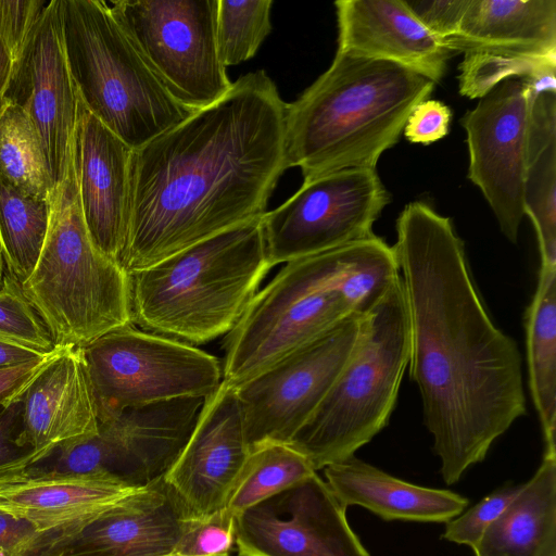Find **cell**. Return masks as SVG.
Masks as SVG:
<instances>
[{"label": "cell", "instance_id": "28", "mask_svg": "<svg viewBox=\"0 0 556 556\" xmlns=\"http://www.w3.org/2000/svg\"><path fill=\"white\" fill-rule=\"evenodd\" d=\"M50 200L29 194L0 173V250L7 273L22 285L47 237Z\"/></svg>", "mask_w": 556, "mask_h": 556}, {"label": "cell", "instance_id": "39", "mask_svg": "<svg viewBox=\"0 0 556 556\" xmlns=\"http://www.w3.org/2000/svg\"><path fill=\"white\" fill-rule=\"evenodd\" d=\"M451 118L452 111L446 104L427 99L414 108L403 134L409 142L430 144L447 135Z\"/></svg>", "mask_w": 556, "mask_h": 556}, {"label": "cell", "instance_id": "8", "mask_svg": "<svg viewBox=\"0 0 556 556\" xmlns=\"http://www.w3.org/2000/svg\"><path fill=\"white\" fill-rule=\"evenodd\" d=\"M70 72L84 105L136 150L192 111L152 73L102 0H60Z\"/></svg>", "mask_w": 556, "mask_h": 556}, {"label": "cell", "instance_id": "19", "mask_svg": "<svg viewBox=\"0 0 556 556\" xmlns=\"http://www.w3.org/2000/svg\"><path fill=\"white\" fill-rule=\"evenodd\" d=\"M132 152L78 98L73 170L81 213L96 248L119 265L127 236Z\"/></svg>", "mask_w": 556, "mask_h": 556}, {"label": "cell", "instance_id": "31", "mask_svg": "<svg viewBox=\"0 0 556 556\" xmlns=\"http://www.w3.org/2000/svg\"><path fill=\"white\" fill-rule=\"evenodd\" d=\"M0 173L21 190L50 200L53 184L36 129L15 104L0 116Z\"/></svg>", "mask_w": 556, "mask_h": 556}, {"label": "cell", "instance_id": "24", "mask_svg": "<svg viewBox=\"0 0 556 556\" xmlns=\"http://www.w3.org/2000/svg\"><path fill=\"white\" fill-rule=\"evenodd\" d=\"M451 52L556 56V0H469Z\"/></svg>", "mask_w": 556, "mask_h": 556}, {"label": "cell", "instance_id": "26", "mask_svg": "<svg viewBox=\"0 0 556 556\" xmlns=\"http://www.w3.org/2000/svg\"><path fill=\"white\" fill-rule=\"evenodd\" d=\"M523 208L536 232L541 265L556 266V92L533 96Z\"/></svg>", "mask_w": 556, "mask_h": 556}, {"label": "cell", "instance_id": "40", "mask_svg": "<svg viewBox=\"0 0 556 556\" xmlns=\"http://www.w3.org/2000/svg\"><path fill=\"white\" fill-rule=\"evenodd\" d=\"M48 547L31 523L0 509V556H43Z\"/></svg>", "mask_w": 556, "mask_h": 556}, {"label": "cell", "instance_id": "1", "mask_svg": "<svg viewBox=\"0 0 556 556\" xmlns=\"http://www.w3.org/2000/svg\"><path fill=\"white\" fill-rule=\"evenodd\" d=\"M395 228L409 377L442 478L453 484L526 414L521 357L516 341L491 320L451 219L414 201Z\"/></svg>", "mask_w": 556, "mask_h": 556}, {"label": "cell", "instance_id": "25", "mask_svg": "<svg viewBox=\"0 0 556 556\" xmlns=\"http://www.w3.org/2000/svg\"><path fill=\"white\" fill-rule=\"evenodd\" d=\"M476 556H556V454H544L533 477L488 527Z\"/></svg>", "mask_w": 556, "mask_h": 556}, {"label": "cell", "instance_id": "22", "mask_svg": "<svg viewBox=\"0 0 556 556\" xmlns=\"http://www.w3.org/2000/svg\"><path fill=\"white\" fill-rule=\"evenodd\" d=\"M182 518L163 481L149 495L116 507L54 544L45 556H166L174 554Z\"/></svg>", "mask_w": 556, "mask_h": 556}, {"label": "cell", "instance_id": "13", "mask_svg": "<svg viewBox=\"0 0 556 556\" xmlns=\"http://www.w3.org/2000/svg\"><path fill=\"white\" fill-rule=\"evenodd\" d=\"M362 316L344 319L267 369L235 386L250 448L271 442H291L353 353Z\"/></svg>", "mask_w": 556, "mask_h": 556}, {"label": "cell", "instance_id": "2", "mask_svg": "<svg viewBox=\"0 0 556 556\" xmlns=\"http://www.w3.org/2000/svg\"><path fill=\"white\" fill-rule=\"evenodd\" d=\"M287 104L261 70L134 150L121 266L129 274L262 218L286 160Z\"/></svg>", "mask_w": 556, "mask_h": 556}, {"label": "cell", "instance_id": "35", "mask_svg": "<svg viewBox=\"0 0 556 556\" xmlns=\"http://www.w3.org/2000/svg\"><path fill=\"white\" fill-rule=\"evenodd\" d=\"M520 488L509 483L495 490L467 511L445 522L442 538L475 549L488 527L502 514Z\"/></svg>", "mask_w": 556, "mask_h": 556}, {"label": "cell", "instance_id": "36", "mask_svg": "<svg viewBox=\"0 0 556 556\" xmlns=\"http://www.w3.org/2000/svg\"><path fill=\"white\" fill-rule=\"evenodd\" d=\"M22 429L17 399L0 407V484L24 476L37 464L34 451L22 441Z\"/></svg>", "mask_w": 556, "mask_h": 556}, {"label": "cell", "instance_id": "29", "mask_svg": "<svg viewBox=\"0 0 556 556\" xmlns=\"http://www.w3.org/2000/svg\"><path fill=\"white\" fill-rule=\"evenodd\" d=\"M309 460L287 443H265L250 452L230 489L225 508L233 516L314 475Z\"/></svg>", "mask_w": 556, "mask_h": 556}, {"label": "cell", "instance_id": "38", "mask_svg": "<svg viewBox=\"0 0 556 556\" xmlns=\"http://www.w3.org/2000/svg\"><path fill=\"white\" fill-rule=\"evenodd\" d=\"M404 2L431 34L444 41L458 31L469 0H404Z\"/></svg>", "mask_w": 556, "mask_h": 556}, {"label": "cell", "instance_id": "45", "mask_svg": "<svg viewBox=\"0 0 556 556\" xmlns=\"http://www.w3.org/2000/svg\"><path fill=\"white\" fill-rule=\"evenodd\" d=\"M55 556H60V555H55ZM166 556H180V555L170 554V555H166ZM217 556H230V554H223V555H217Z\"/></svg>", "mask_w": 556, "mask_h": 556}, {"label": "cell", "instance_id": "18", "mask_svg": "<svg viewBox=\"0 0 556 556\" xmlns=\"http://www.w3.org/2000/svg\"><path fill=\"white\" fill-rule=\"evenodd\" d=\"M161 480L134 485L106 475L27 472L0 484V509L45 534L48 552L99 516L149 495Z\"/></svg>", "mask_w": 556, "mask_h": 556}, {"label": "cell", "instance_id": "3", "mask_svg": "<svg viewBox=\"0 0 556 556\" xmlns=\"http://www.w3.org/2000/svg\"><path fill=\"white\" fill-rule=\"evenodd\" d=\"M397 275L393 248L376 235L286 263L225 336L223 380L238 386L366 314Z\"/></svg>", "mask_w": 556, "mask_h": 556}, {"label": "cell", "instance_id": "46", "mask_svg": "<svg viewBox=\"0 0 556 556\" xmlns=\"http://www.w3.org/2000/svg\"><path fill=\"white\" fill-rule=\"evenodd\" d=\"M2 283H0V288H1Z\"/></svg>", "mask_w": 556, "mask_h": 556}, {"label": "cell", "instance_id": "41", "mask_svg": "<svg viewBox=\"0 0 556 556\" xmlns=\"http://www.w3.org/2000/svg\"><path fill=\"white\" fill-rule=\"evenodd\" d=\"M53 353L40 359L0 368V407L20 397Z\"/></svg>", "mask_w": 556, "mask_h": 556}, {"label": "cell", "instance_id": "4", "mask_svg": "<svg viewBox=\"0 0 556 556\" xmlns=\"http://www.w3.org/2000/svg\"><path fill=\"white\" fill-rule=\"evenodd\" d=\"M434 83L396 63L336 53L329 68L287 104V166L304 181L352 167L376 168Z\"/></svg>", "mask_w": 556, "mask_h": 556}, {"label": "cell", "instance_id": "20", "mask_svg": "<svg viewBox=\"0 0 556 556\" xmlns=\"http://www.w3.org/2000/svg\"><path fill=\"white\" fill-rule=\"evenodd\" d=\"M18 400L22 441L37 464L61 444L98 431V406L80 348L58 346Z\"/></svg>", "mask_w": 556, "mask_h": 556}, {"label": "cell", "instance_id": "16", "mask_svg": "<svg viewBox=\"0 0 556 556\" xmlns=\"http://www.w3.org/2000/svg\"><path fill=\"white\" fill-rule=\"evenodd\" d=\"M317 472L236 517L239 556H370Z\"/></svg>", "mask_w": 556, "mask_h": 556}, {"label": "cell", "instance_id": "12", "mask_svg": "<svg viewBox=\"0 0 556 556\" xmlns=\"http://www.w3.org/2000/svg\"><path fill=\"white\" fill-rule=\"evenodd\" d=\"M391 197L376 168L352 167L308 181L262 217L273 266L374 236Z\"/></svg>", "mask_w": 556, "mask_h": 556}, {"label": "cell", "instance_id": "5", "mask_svg": "<svg viewBox=\"0 0 556 556\" xmlns=\"http://www.w3.org/2000/svg\"><path fill=\"white\" fill-rule=\"evenodd\" d=\"M262 218L129 273L131 324L191 345L226 336L270 270Z\"/></svg>", "mask_w": 556, "mask_h": 556}, {"label": "cell", "instance_id": "21", "mask_svg": "<svg viewBox=\"0 0 556 556\" xmlns=\"http://www.w3.org/2000/svg\"><path fill=\"white\" fill-rule=\"evenodd\" d=\"M334 5L338 52L396 63L434 84L443 78L453 52L404 0H340Z\"/></svg>", "mask_w": 556, "mask_h": 556}, {"label": "cell", "instance_id": "10", "mask_svg": "<svg viewBox=\"0 0 556 556\" xmlns=\"http://www.w3.org/2000/svg\"><path fill=\"white\" fill-rule=\"evenodd\" d=\"M218 0H118L110 12L169 94L194 112L232 83L217 50Z\"/></svg>", "mask_w": 556, "mask_h": 556}, {"label": "cell", "instance_id": "17", "mask_svg": "<svg viewBox=\"0 0 556 556\" xmlns=\"http://www.w3.org/2000/svg\"><path fill=\"white\" fill-rule=\"evenodd\" d=\"M249 452L237 389L223 380L205 399L186 445L162 477L181 518L223 509Z\"/></svg>", "mask_w": 556, "mask_h": 556}, {"label": "cell", "instance_id": "43", "mask_svg": "<svg viewBox=\"0 0 556 556\" xmlns=\"http://www.w3.org/2000/svg\"><path fill=\"white\" fill-rule=\"evenodd\" d=\"M11 67L12 63L10 55L0 39V116L7 104L4 100V92L10 77Z\"/></svg>", "mask_w": 556, "mask_h": 556}, {"label": "cell", "instance_id": "30", "mask_svg": "<svg viewBox=\"0 0 556 556\" xmlns=\"http://www.w3.org/2000/svg\"><path fill=\"white\" fill-rule=\"evenodd\" d=\"M508 78L528 80L534 94L556 92V56L466 52L459 64V93L481 99Z\"/></svg>", "mask_w": 556, "mask_h": 556}, {"label": "cell", "instance_id": "7", "mask_svg": "<svg viewBox=\"0 0 556 556\" xmlns=\"http://www.w3.org/2000/svg\"><path fill=\"white\" fill-rule=\"evenodd\" d=\"M408 356L407 312L399 275L361 317L353 353L289 444L315 471L353 456L388 424Z\"/></svg>", "mask_w": 556, "mask_h": 556}, {"label": "cell", "instance_id": "34", "mask_svg": "<svg viewBox=\"0 0 556 556\" xmlns=\"http://www.w3.org/2000/svg\"><path fill=\"white\" fill-rule=\"evenodd\" d=\"M236 541V516L225 507L208 516L182 519L174 554L217 556L229 554Z\"/></svg>", "mask_w": 556, "mask_h": 556}, {"label": "cell", "instance_id": "32", "mask_svg": "<svg viewBox=\"0 0 556 556\" xmlns=\"http://www.w3.org/2000/svg\"><path fill=\"white\" fill-rule=\"evenodd\" d=\"M271 0H218L216 40L225 67L240 64L255 55L271 31Z\"/></svg>", "mask_w": 556, "mask_h": 556}, {"label": "cell", "instance_id": "6", "mask_svg": "<svg viewBox=\"0 0 556 556\" xmlns=\"http://www.w3.org/2000/svg\"><path fill=\"white\" fill-rule=\"evenodd\" d=\"M21 288L58 346L83 348L131 324L129 275L91 241L74 170L53 189L43 248Z\"/></svg>", "mask_w": 556, "mask_h": 556}, {"label": "cell", "instance_id": "14", "mask_svg": "<svg viewBox=\"0 0 556 556\" xmlns=\"http://www.w3.org/2000/svg\"><path fill=\"white\" fill-rule=\"evenodd\" d=\"M533 91L508 78L460 119L469 153L468 179L482 192L503 235L517 243L525 216L523 188Z\"/></svg>", "mask_w": 556, "mask_h": 556}, {"label": "cell", "instance_id": "11", "mask_svg": "<svg viewBox=\"0 0 556 556\" xmlns=\"http://www.w3.org/2000/svg\"><path fill=\"white\" fill-rule=\"evenodd\" d=\"M205 399L126 408L99 420L94 434L68 441L33 467L54 475H106L134 485L160 480L186 445Z\"/></svg>", "mask_w": 556, "mask_h": 556}, {"label": "cell", "instance_id": "42", "mask_svg": "<svg viewBox=\"0 0 556 556\" xmlns=\"http://www.w3.org/2000/svg\"><path fill=\"white\" fill-rule=\"evenodd\" d=\"M48 355L50 354H41L27 349L0 342V368L40 359L47 357Z\"/></svg>", "mask_w": 556, "mask_h": 556}, {"label": "cell", "instance_id": "33", "mask_svg": "<svg viewBox=\"0 0 556 556\" xmlns=\"http://www.w3.org/2000/svg\"><path fill=\"white\" fill-rule=\"evenodd\" d=\"M0 342L51 354L58 349L52 334L7 271L0 288Z\"/></svg>", "mask_w": 556, "mask_h": 556}, {"label": "cell", "instance_id": "15", "mask_svg": "<svg viewBox=\"0 0 556 556\" xmlns=\"http://www.w3.org/2000/svg\"><path fill=\"white\" fill-rule=\"evenodd\" d=\"M4 100L29 118L40 140L53 187L73 173L78 94L67 64L60 0H50L12 64Z\"/></svg>", "mask_w": 556, "mask_h": 556}, {"label": "cell", "instance_id": "9", "mask_svg": "<svg viewBox=\"0 0 556 556\" xmlns=\"http://www.w3.org/2000/svg\"><path fill=\"white\" fill-rule=\"evenodd\" d=\"M99 420L126 408L211 395L219 359L194 345L126 325L80 348Z\"/></svg>", "mask_w": 556, "mask_h": 556}, {"label": "cell", "instance_id": "44", "mask_svg": "<svg viewBox=\"0 0 556 556\" xmlns=\"http://www.w3.org/2000/svg\"><path fill=\"white\" fill-rule=\"evenodd\" d=\"M4 274H5V266H4L1 250H0V283H2Z\"/></svg>", "mask_w": 556, "mask_h": 556}, {"label": "cell", "instance_id": "23", "mask_svg": "<svg viewBox=\"0 0 556 556\" xmlns=\"http://www.w3.org/2000/svg\"><path fill=\"white\" fill-rule=\"evenodd\" d=\"M324 473L343 506H362L384 520L447 522L469 504L460 494L403 481L354 455L326 466Z\"/></svg>", "mask_w": 556, "mask_h": 556}, {"label": "cell", "instance_id": "27", "mask_svg": "<svg viewBox=\"0 0 556 556\" xmlns=\"http://www.w3.org/2000/svg\"><path fill=\"white\" fill-rule=\"evenodd\" d=\"M528 382L545 454H556V266L541 265L525 313Z\"/></svg>", "mask_w": 556, "mask_h": 556}, {"label": "cell", "instance_id": "37", "mask_svg": "<svg viewBox=\"0 0 556 556\" xmlns=\"http://www.w3.org/2000/svg\"><path fill=\"white\" fill-rule=\"evenodd\" d=\"M49 1L0 0V39L11 63L20 58Z\"/></svg>", "mask_w": 556, "mask_h": 556}]
</instances>
